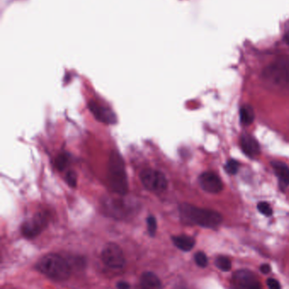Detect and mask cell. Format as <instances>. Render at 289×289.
Instances as JSON below:
<instances>
[{
	"label": "cell",
	"mask_w": 289,
	"mask_h": 289,
	"mask_svg": "<svg viewBox=\"0 0 289 289\" xmlns=\"http://www.w3.org/2000/svg\"><path fill=\"white\" fill-rule=\"evenodd\" d=\"M36 269L54 281H66L72 275L69 262L58 254H47L41 257L36 262Z\"/></svg>",
	"instance_id": "cell-1"
},
{
	"label": "cell",
	"mask_w": 289,
	"mask_h": 289,
	"mask_svg": "<svg viewBox=\"0 0 289 289\" xmlns=\"http://www.w3.org/2000/svg\"><path fill=\"white\" fill-rule=\"evenodd\" d=\"M179 210L184 222L206 229H216L222 222V215L212 210L204 209L188 204L181 205Z\"/></svg>",
	"instance_id": "cell-2"
},
{
	"label": "cell",
	"mask_w": 289,
	"mask_h": 289,
	"mask_svg": "<svg viewBox=\"0 0 289 289\" xmlns=\"http://www.w3.org/2000/svg\"><path fill=\"white\" fill-rule=\"evenodd\" d=\"M108 182L112 190L120 196L128 192V179L125 163L119 152L113 151L108 160Z\"/></svg>",
	"instance_id": "cell-3"
},
{
	"label": "cell",
	"mask_w": 289,
	"mask_h": 289,
	"mask_svg": "<svg viewBox=\"0 0 289 289\" xmlns=\"http://www.w3.org/2000/svg\"><path fill=\"white\" fill-rule=\"evenodd\" d=\"M267 82L278 88H289V58H280L264 69L263 73Z\"/></svg>",
	"instance_id": "cell-4"
},
{
	"label": "cell",
	"mask_w": 289,
	"mask_h": 289,
	"mask_svg": "<svg viewBox=\"0 0 289 289\" xmlns=\"http://www.w3.org/2000/svg\"><path fill=\"white\" fill-rule=\"evenodd\" d=\"M140 179L142 185L152 192L162 193L166 190L168 181L166 177L160 171L147 168L141 172Z\"/></svg>",
	"instance_id": "cell-5"
},
{
	"label": "cell",
	"mask_w": 289,
	"mask_h": 289,
	"mask_svg": "<svg viewBox=\"0 0 289 289\" xmlns=\"http://www.w3.org/2000/svg\"><path fill=\"white\" fill-rule=\"evenodd\" d=\"M102 207L106 215L116 219L128 218L134 210L130 204L122 199L107 197L103 200Z\"/></svg>",
	"instance_id": "cell-6"
},
{
	"label": "cell",
	"mask_w": 289,
	"mask_h": 289,
	"mask_svg": "<svg viewBox=\"0 0 289 289\" xmlns=\"http://www.w3.org/2000/svg\"><path fill=\"white\" fill-rule=\"evenodd\" d=\"M48 217L44 212H38L23 223L20 231L26 239H34L38 236L48 225Z\"/></svg>",
	"instance_id": "cell-7"
},
{
	"label": "cell",
	"mask_w": 289,
	"mask_h": 289,
	"mask_svg": "<svg viewBox=\"0 0 289 289\" xmlns=\"http://www.w3.org/2000/svg\"><path fill=\"white\" fill-rule=\"evenodd\" d=\"M101 260L106 266L113 269L122 268L126 265L122 249L116 243H108L106 245L101 252Z\"/></svg>",
	"instance_id": "cell-8"
},
{
	"label": "cell",
	"mask_w": 289,
	"mask_h": 289,
	"mask_svg": "<svg viewBox=\"0 0 289 289\" xmlns=\"http://www.w3.org/2000/svg\"><path fill=\"white\" fill-rule=\"evenodd\" d=\"M232 289H262L256 276L248 270L236 271L232 278Z\"/></svg>",
	"instance_id": "cell-9"
},
{
	"label": "cell",
	"mask_w": 289,
	"mask_h": 289,
	"mask_svg": "<svg viewBox=\"0 0 289 289\" xmlns=\"http://www.w3.org/2000/svg\"><path fill=\"white\" fill-rule=\"evenodd\" d=\"M89 109L98 121L107 124L116 123V115L110 108L100 104L95 101H91L88 104Z\"/></svg>",
	"instance_id": "cell-10"
},
{
	"label": "cell",
	"mask_w": 289,
	"mask_h": 289,
	"mask_svg": "<svg viewBox=\"0 0 289 289\" xmlns=\"http://www.w3.org/2000/svg\"><path fill=\"white\" fill-rule=\"evenodd\" d=\"M200 185L206 192L216 194L222 190V182L216 174L210 172H206L201 174L198 179Z\"/></svg>",
	"instance_id": "cell-11"
},
{
	"label": "cell",
	"mask_w": 289,
	"mask_h": 289,
	"mask_svg": "<svg viewBox=\"0 0 289 289\" xmlns=\"http://www.w3.org/2000/svg\"><path fill=\"white\" fill-rule=\"evenodd\" d=\"M241 148L245 154L254 158L260 154V146L256 139L250 135H244L241 138Z\"/></svg>",
	"instance_id": "cell-12"
},
{
	"label": "cell",
	"mask_w": 289,
	"mask_h": 289,
	"mask_svg": "<svg viewBox=\"0 0 289 289\" xmlns=\"http://www.w3.org/2000/svg\"><path fill=\"white\" fill-rule=\"evenodd\" d=\"M140 289H162V284L160 279L156 273L152 272H145L140 278Z\"/></svg>",
	"instance_id": "cell-13"
},
{
	"label": "cell",
	"mask_w": 289,
	"mask_h": 289,
	"mask_svg": "<svg viewBox=\"0 0 289 289\" xmlns=\"http://www.w3.org/2000/svg\"><path fill=\"white\" fill-rule=\"evenodd\" d=\"M173 244L176 248L181 251H192V248L195 246V240L192 237L188 236V235H178L173 236L172 238Z\"/></svg>",
	"instance_id": "cell-14"
},
{
	"label": "cell",
	"mask_w": 289,
	"mask_h": 289,
	"mask_svg": "<svg viewBox=\"0 0 289 289\" xmlns=\"http://www.w3.org/2000/svg\"><path fill=\"white\" fill-rule=\"evenodd\" d=\"M272 168L281 185L288 186L289 185V168L285 163L275 161L273 162Z\"/></svg>",
	"instance_id": "cell-15"
},
{
	"label": "cell",
	"mask_w": 289,
	"mask_h": 289,
	"mask_svg": "<svg viewBox=\"0 0 289 289\" xmlns=\"http://www.w3.org/2000/svg\"><path fill=\"white\" fill-rule=\"evenodd\" d=\"M240 119L242 124H250L254 119L253 108L248 105H245L240 109Z\"/></svg>",
	"instance_id": "cell-16"
},
{
	"label": "cell",
	"mask_w": 289,
	"mask_h": 289,
	"mask_svg": "<svg viewBox=\"0 0 289 289\" xmlns=\"http://www.w3.org/2000/svg\"><path fill=\"white\" fill-rule=\"evenodd\" d=\"M214 264H216L218 269H220L222 272H229V271L231 270V261L226 256H218L216 259Z\"/></svg>",
	"instance_id": "cell-17"
},
{
	"label": "cell",
	"mask_w": 289,
	"mask_h": 289,
	"mask_svg": "<svg viewBox=\"0 0 289 289\" xmlns=\"http://www.w3.org/2000/svg\"><path fill=\"white\" fill-rule=\"evenodd\" d=\"M69 162V156L66 153H60L56 159V167L60 171L64 170Z\"/></svg>",
	"instance_id": "cell-18"
},
{
	"label": "cell",
	"mask_w": 289,
	"mask_h": 289,
	"mask_svg": "<svg viewBox=\"0 0 289 289\" xmlns=\"http://www.w3.org/2000/svg\"><path fill=\"white\" fill-rule=\"evenodd\" d=\"M148 232L151 237L156 236V231H157V221L154 216H150L147 218Z\"/></svg>",
	"instance_id": "cell-19"
},
{
	"label": "cell",
	"mask_w": 289,
	"mask_h": 289,
	"mask_svg": "<svg viewBox=\"0 0 289 289\" xmlns=\"http://www.w3.org/2000/svg\"><path fill=\"white\" fill-rule=\"evenodd\" d=\"M194 261L195 263L198 266L200 267H202V268H204V267L208 266V258H207V256L206 254L202 252V251H200V252H197V253L194 255Z\"/></svg>",
	"instance_id": "cell-20"
},
{
	"label": "cell",
	"mask_w": 289,
	"mask_h": 289,
	"mask_svg": "<svg viewBox=\"0 0 289 289\" xmlns=\"http://www.w3.org/2000/svg\"><path fill=\"white\" fill-rule=\"evenodd\" d=\"M258 212H260L263 215L266 217H270L272 215V208L270 207V205L267 202H260L258 204Z\"/></svg>",
	"instance_id": "cell-21"
},
{
	"label": "cell",
	"mask_w": 289,
	"mask_h": 289,
	"mask_svg": "<svg viewBox=\"0 0 289 289\" xmlns=\"http://www.w3.org/2000/svg\"><path fill=\"white\" fill-rule=\"evenodd\" d=\"M66 181L70 187L75 188L78 183V177L74 171H69L67 172L66 175Z\"/></svg>",
	"instance_id": "cell-22"
},
{
	"label": "cell",
	"mask_w": 289,
	"mask_h": 289,
	"mask_svg": "<svg viewBox=\"0 0 289 289\" xmlns=\"http://www.w3.org/2000/svg\"><path fill=\"white\" fill-rule=\"evenodd\" d=\"M239 164L235 160H229L226 165V170L228 174H235L238 170Z\"/></svg>",
	"instance_id": "cell-23"
},
{
	"label": "cell",
	"mask_w": 289,
	"mask_h": 289,
	"mask_svg": "<svg viewBox=\"0 0 289 289\" xmlns=\"http://www.w3.org/2000/svg\"><path fill=\"white\" fill-rule=\"evenodd\" d=\"M267 286L269 287L270 289H281V285L279 284V282L273 278L267 280Z\"/></svg>",
	"instance_id": "cell-24"
},
{
	"label": "cell",
	"mask_w": 289,
	"mask_h": 289,
	"mask_svg": "<svg viewBox=\"0 0 289 289\" xmlns=\"http://www.w3.org/2000/svg\"><path fill=\"white\" fill-rule=\"evenodd\" d=\"M117 289H131V285L126 282L120 281L117 284Z\"/></svg>",
	"instance_id": "cell-25"
},
{
	"label": "cell",
	"mask_w": 289,
	"mask_h": 289,
	"mask_svg": "<svg viewBox=\"0 0 289 289\" xmlns=\"http://www.w3.org/2000/svg\"><path fill=\"white\" fill-rule=\"evenodd\" d=\"M260 272L264 274H268L270 272V267L268 264L262 265L260 267Z\"/></svg>",
	"instance_id": "cell-26"
},
{
	"label": "cell",
	"mask_w": 289,
	"mask_h": 289,
	"mask_svg": "<svg viewBox=\"0 0 289 289\" xmlns=\"http://www.w3.org/2000/svg\"><path fill=\"white\" fill-rule=\"evenodd\" d=\"M285 41L289 44V21L286 25V30H285V35H284Z\"/></svg>",
	"instance_id": "cell-27"
},
{
	"label": "cell",
	"mask_w": 289,
	"mask_h": 289,
	"mask_svg": "<svg viewBox=\"0 0 289 289\" xmlns=\"http://www.w3.org/2000/svg\"></svg>",
	"instance_id": "cell-28"
}]
</instances>
